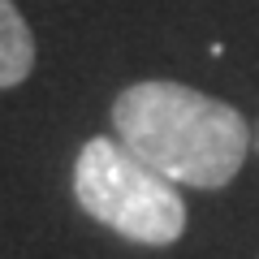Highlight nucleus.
Segmentation results:
<instances>
[{"label": "nucleus", "mask_w": 259, "mask_h": 259, "mask_svg": "<svg viewBox=\"0 0 259 259\" xmlns=\"http://www.w3.org/2000/svg\"><path fill=\"white\" fill-rule=\"evenodd\" d=\"M74 199L87 216L139 246H173L186 233L177 182L139 160L121 139H87L74 160Z\"/></svg>", "instance_id": "obj_2"}, {"label": "nucleus", "mask_w": 259, "mask_h": 259, "mask_svg": "<svg viewBox=\"0 0 259 259\" xmlns=\"http://www.w3.org/2000/svg\"><path fill=\"white\" fill-rule=\"evenodd\" d=\"M112 130L156 173L194 190L229 186L255 143L233 104L168 78L130 82L112 100Z\"/></svg>", "instance_id": "obj_1"}, {"label": "nucleus", "mask_w": 259, "mask_h": 259, "mask_svg": "<svg viewBox=\"0 0 259 259\" xmlns=\"http://www.w3.org/2000/svg\"><path fill=\"white\" fill-rule=\"evenodd\" d=\"M35 69V35L13 0H0V91L22 87Z\"/></svg>", "instance_id": "obj_3"}, {"label": "nucleus", "mask_w": 259, "mask_h": 259, "mask_svg": "<svg viewBox=\"0 0 259 259\" xmlns=\"http://www.w3.org/2000/svg\"><path fill=\"white\" fill-rule=\"evenodd\" d=\"M255 147H259V134H255Z\"/></svg>", "instance_id": "obj_4"}]
</instances>
